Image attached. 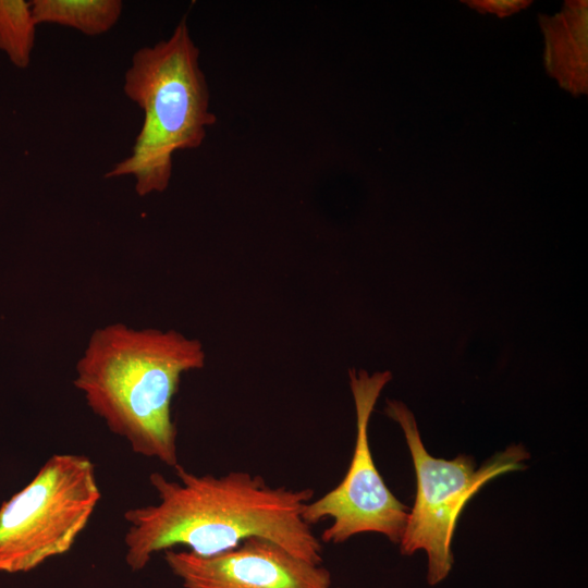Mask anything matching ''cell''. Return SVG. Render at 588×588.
Listing matches in <instances>:
<instances>
[{
	"label": "cell",
	"mask_w": 588,
	"mask_h": 588,
	"mask_svg": "<svg viewBox=\"0 0 588 588\" xmlns=\"http://www.w3.org/2000/svg\"><path fill=\"white\" fill-rule=\"evenodd\" d=\"M176 479L151 473L158 502L124 513L125 562L144 569L152 556L176 547L211 555L253 538L270 540L313 564L322 563V542L302 514L311 489L273 488L259 475L230 471L195 475L182 465Z\"/></svg>",
	"instance_id": "1"
},
{
	"label": "cell",
	"mask_w": 588,
	"mask_h": 588,
	"mask_svg": "<svg viewBox=\"0 0 588 588\" xmlns=\"http://www.w3.org/2000/svg\"><path fill=\"white\" fill-rule=\"evenodd\" d=\"M205 362L201 342L176 330L111 323L89 336L73 384L135 454L175 468L172 401L183 373L203 368Z\"/></svg>",
	"instance_id": "2"
},
{
	"label": "cell",
	"mask_w": 588,
	"mask_h": 588,
	"mask_svg": "<svg viewBox=\"0 0 588 588\" xmlns=\"http://www.w3.org/2000/svg\"><path fill=\"white\" fill-rule=\"evenodd\" d=\"M123 91L143 111V124L130 155L105 177L132 176L140 197L162 193L171 181L173 155L198 148L217 120L185 17L169 38L135 51Z\"/></svg>",
	"instance_id": "3"
},
{
	"label": "cell",
	"mask_w": 588,
	"mask_h": 588,
	"mask_svg": "<svg viewBox=\"0 0 588 588\" xmlns=\"http://www.w3.org/2000/svg\"><path fill=\"white\" fill-rule=\"evenodd\" d=\"M384 412L401 426L416 475L415 501L399 542L400 551L412 555L424 550L428 556L427 581L434 586L452 568V540L466 504L490 480L527 468L525 462L530 454L523 444H511L479 468L466 454L450 461L437 458L425 449L414 415L404 403L388 400Z\"/></svg>",
	"instance_id": "4"
},
{
	"label": "cell",
	"mask_w": 588,
	"mask_h": 588,
	"mask_svg": "<svg viewBox=\"0 0 588 588\" xmlns=\"http://www.w3.org/2000/svg\"><path fill=\"white\" fill-rule=\"evenodd\" d=\"M100 499L89 457L51 455L30 482L0 506V574L27 573L68 553Z\"/></svg>",
	"instance_id": "5"
},
{
	"label": "cell",
	"mask_w": 588,
	"mask_h": 588,
	"mask_svg": "<svg viewBox=\"0 0 588 588\" xmlns=\"http://www.w3.org/2000/svg\"><path fill=\"white\" fill-rule=\"evenodd\" d=\"M348 375L356 411V440L351 464L335 488L306 503L302 516L310 526L324 518L332 519L320 537L321 542L341 543L358 534L378 532L399 543L408 507L384 483L368 440L370 416L392 375L390 371L369 375L366 370L355 369Z\"/></svg>",
	"instance_id": "6"
},
{
	"label": "cell",
	"mask_w": 588,
	"mask_h": 588,
	"mask_svg": "<svg viewBox=\"0 0 588 588\" xmlns=\"http://www.w3.org/2000/svg\"><path fill=\"white\" fill-rule=\"evenodd\" d=\"M164 561L184 588H332L330 572L258 537L211 555L164 551Z\"/></svg>",
	"instance_id": "7"
},
{
	"label": "cell",
	"mask_w": 588,
	"mask_h": 588,
	"mask_svg": "<svg viewBox=\"0 0 588 588\" xmlns=\"http://www.w3.org/2000/svg\"><path fill=\"white\" fill-rule=\"evenodd\" d=\"M564 11L542 22L546 63L551 75L573 93L587 85V1L567 2Z\"/></svg>",
	"instance_id": "8"
},
{
	"label": "cell",
	"mask_w": 588,
	"mask_h": 588,
	"mask_svg": "<svg viewBox=\"0 0 588 588\" xmlns=\"http://www.w3.org/2000/svg\"><path fill=\"white\" fill-rule=\"evenodd\" d=\"M32 12L37 25L57 24L87 36L109 32L120 20V0H33Z\"/></svg>",
	"instance_id": "9"
},
{
	"label": "cell",
	"mask_w": 588,
	"mask_h": 588,
	"mask_svg": "<svg viewBox=\"0 0 588 588\" xmlns=\"http://www.w3.org/2000/svg\"><path fill=\"white\" fill-rule=\"evenodd\" d=\"M36 26L30 1L0 0V50L17 69L30 64Z\"/></svg>",
	"instance_id": "10"
},
{
	"label": "cell",
	"mask_w": 588,
	"mask_h": 588,
	"mask_svg": "<svg viewBox=\"0 0 588 588\" xmlns=\"http://www.w3.org/2000/svg\"><path fill=\"white\" fill-rule=\"evenodd\" d=\"M464 2L481 13H493L501 17L516 13L530 4L529 0H480Z\"/></svg>",
	"instance_id": "11"
}]
</instances>
